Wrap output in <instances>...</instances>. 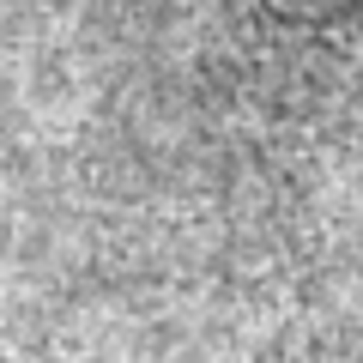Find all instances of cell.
Returning a JSON list of instances; mask_svg holds the SVG:
<instances>
[{
    "label": "cell",
    "mask_w": 363,
    "mask_h": 363,
    "mask_svg": "<svg viewBox=\"0 0 363 363\" xmlns=\"http://www.w3.org/2000/svg\"><path fill=\"white\" fill-rule=\"evenodd\" d=\"M260 6L285 25H333V18L363 13V0H260Z\"/></svg>",
    "instance_id": "obj_1"
}]
</instances>
